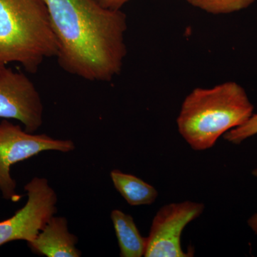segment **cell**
I'll list each match as a JSON object with an SVG mask.
<instances>
[{
    "label": "cell",
    "mask_w": 257,
    "mask_h": 257,
    "mask_svg": "<svg viewBox=\"0 0 257 257\" xmlns=\"http://www.w3.org/2000/svg\"><path fill=\"white\" fill-rule=\"evenodd\" d=\"M62 69L90 82H109L119 75L127 54V18L96 0H44Z\"/></svg>",
    "instance_id": "cell-1"
},
{
    "label": "cell",
    "mask_w": 257,
    "mask_h": 257,
    "mask_svg": "<svg viewBox=\"0 0 257 257\" xmlns=\"http://www.w3.org/2000/svg\"><path fill=\"white\" fill-rule=\"evenodd\" d=\"M253 108L247 93L237 82L195 88L182 103L177 128L193 150L205 151L224 134L248 121Z\"/></svg>",
    "instance_id": "cell-2"
},
{
    "label": "cell",
    "mask_w": 257,
    "mask_h": 257,
    "mask_svg": "<svg viewBox=\"0 0 257 257\" xmlns=\"http://www.w3.org/2000/svg\"><path fill=\"white\" fill-rule=\"evenodd\" d=\"M57 50L44 0H0V67L17 62L35 73Z\"/></svg>",
    "instance_id": "cell-3"
},
{
    "label": "cell",
    "mask_w": 257,
    "mask_h": 257,
    "mask_svg": "<svg viewBox=\"0 0 257 257\" xmlns=\"http://www.w3.org/2000/svg\"><path fill=\"white\" fill-rule=\"evenodd\" d=\"M75 149L71 140H55L45 134L33 135L8 120L0 122V192L7 200L17 202L21 196L16 192V182L10 169L18 162L45 151L69 152Z\"/></svg>",
    "instance_id": "cell-4"
},
{
    "label": "cell",
    "mask_w": 257,
    "mask_h": 257,
    "mask_svg": "<svg viewBox=\"0 0 257 257\" xmlns=\"http://www.w3.org/2000/svg\"><path fill=\"white\" fill-rule=\"evenodd\" d=\"M25 189L28 197L25 205L0 221V246L15 240L33 241L57 211V194L47 179L35 177Z\"/></svg>",
    "instance_id": "cell-5"
},
{
    "label": "cell",
    "mask_w": 257,
    "mask_h": 257,
    "mask_svg": "<svg viewBox=\"0 0 257 257\" xmlns=\"http://www.w3.org/2000/svg\"><path fill=\"white\" fill-rule=\"evenodd\" d=\"M204 208L202 203L191 201L171 203L161 207L147 237L145 256H194V252L184 251L181 237L186 226L202 215Z\"/></svg>",
    "instance_id": "cell-6"
},
{
    "label": "cell",
    "mask_w": 257,
    "mask_h": 257,
    "mask_svg": "<svg viewBox=\"0 0 257 257\" xmlns=\"http://www.w3.org/2000/svg\"><path fill=\"white\" fill-rule=\"evenodd\" d=\"M0 118L18 120L29 133L43 122V104L35 84L8 66L0 67Z\"/></svg>",
    "instance_id": "cell-7"
},
{
    "label": "cell",
    "mask_w": 257,
    "mask_h": 257,
    "mask_svg": "<svg viewBox=\"0 0 257 257\" xmlns=\"http://www.w3.org/2000/svg\"><path fill=\"white\" fill-rule=\"evenodd\" d=\"M77 236L69 231L67 220L52 216L33 241L28 243L34 253L47 257H79Z\"/></svg>",
    "instance_id": "cell-8"
},
{
    "label": "cell",
    "mask_w": 257,
    "mask_h": 257,
    "mask_svg": "<svg viewBox=\"0 0 257 257\" xmlns=\"http://www.w3.org/2000/svg\"><path fill=\"white\" fill-rule=\"evenodd\" d=\"M121 257L145 256L147 239L140 234L133 216L119 209L111 213Z\"/></svg>",
    "instance_id": "cell-9"
},
{
    "label": "cell",
    "mask_w": 257,
    "mask_h": 257,
    "mask_svg": "<svg viewBox=\"0 0 257 257\" xmlns=\"http://www.w3.org/2000/svg\"><path fill=\"white\" fill-rule=\"evenodd\" d=\"M110 177L115 188L130 205H150L158 197L159 193L153 186L136 176L114 170Z\"/></svg>",
    "instance_id": "cell-10"
},
{
    "label": "cell",
    "mask_w": 257,
    "mask_h": 257,
    "mask_svg": "<svg viewBox=\"0 0 257 257\" xmlns=\"http://www.w3.org/2000/svg\"><path fill=\"white\" fill-rule=\"evenodd\" d=\"M189 5L211 15H226L246 9L256 0H184Z\"/></svg>",
    "instance_id": "cell-11"
},
{
    "label": "cell",
    "mask_w": 257,
    "mask_h": 257,
    "mask_svg": "<svg viewBox=\"0 0 257 257\" xmlns=\"http://www.w3.org/2000/svg\"><path fill=\"white\" fill-rule=\"evenodd\" d=\"M256 135L257 114H253L244 124L230 130L223 135V138L230 143L240 145L245 140Z\"/></svg>",
    "instance_id": "cell-12"
},
{
    "label": "cell",
    "mask_w": 257,
    "mask_h": 257,
    "mask_svg": "<svg viewBox=\"0 0 257 257\" xmlns=\"http://www.w3.org/2000/svg\"><path fill=\"white\" fill-rule=\"evenodd\" d=\"M98 3L106 9L121 10V8L130 0H96Z\"/></svg>",
    "instance_id": "cell-13"
},
{
    "label": "cell",
    "mask_w": 257,
    "mask_h": 257,
    "mask_svg": "<svg viewBox=\"0 0 257 257\" xmlns=\"http://www.w3.org/2000/svg\"><path fill=\"white\" fill-rule=\"evenodd\" d=\"M247 223L248 226L252 229L255 234H257V213L248 219Z\"/></svg>",
    "instance_id": "cell-14"
},
{
    "label": "cell",
    "mask_w": 257,
    "mask_h": 257,
    "mask_svg": "<svg viewBox=\"0 0 257 257\" xmlns=\"http://www.w3.org/2000/svg\"><path fill=\"white\" fill-rule=\"evenodd\" d=\"M252 175L254 176V177H257V168L255 169L252 171Z\"/></svg>",
    "instance_id": "cell-15"
}]
</instances>
